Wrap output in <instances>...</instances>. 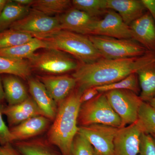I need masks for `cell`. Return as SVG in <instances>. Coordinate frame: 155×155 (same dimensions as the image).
<instances>
[{
	"instance_id": "1",
	"label": "cell",
	"mask_w": 155,
	"mask_h": 155,
	"mask_svg": "<svg viewBox=\"0 0 155 155\" xmlns=\"http://www.w3.org/2000/svg\"><path fill=\"white\" fill-rule=\"evenodd\" d=\"M155 63V52L149 51L143 55L123 59L102 58L90 64H79L72 75L76 87L83 92L90 87L117 82L140 69Z\"/></svg>"
},
{
	"instance_id": "2",
	"label": "cell",
	"mask_w": 155,
	"mask_h": 155,
	"mask_svg": "<svg viewBox=\"0 0 155 155\" xmlns=\"http://www.w3.org/2000/svg\"><path fill=\"white\" fill-rule=\"evenodd\" d=\"M82 93L76 87L58 105L55 118L48 132V141L62 155H70L73 140L79 130L78 119Z\"/></svg>"
},
{
	"instance_id": "3",
	"label": "cell",
	"mask_w": 155,
	"mask_h": 155,
	"mask_svg": "<svg viewBox=\"0 0 155 155\" xmlns=\"http://www.w3.org/2000/svg\"><path fill=\"white\" fill-rule=\"evenodd\" d=\"M48 49H54L71 55L81 64H90L103 58L88 36L61 30L43 39Z\"/></svg>"
},
{
	"instance_id": "4",
	"label": "cell",
	"mask_w": 155,
	"mask_h": 155,
	"mask_svg": "<svg viewBox=\"0 0 155 155\" xmlns=\"http://www.w3.org/2000/svg\"><path fill=\"white\" fill-rule=\"evenodd\" d=\"M78 124L80 126L100 124L116 128L124 127L122 120L113 110L105 94H99L81 105Z\"/></svg>"
},
{
	"instance_id": "5",
	"label": "cell",
	"mask_w": 155,
	"mask_h": 155,
	"mask_svg": "<svg viewBox=\"0 0 155 155\" xmlns=\"http://www.w3.org/2000/svg\"><path fill=\"white\" fill-rule=\"evenodd\" d=\"M88 36L104 59L135 58L143 55L149 51L133 39H119L100 35Z\"/></svg>"
},
{
	"instance_id": "6",
	"label": "cell",
	"mask_w": 155,
	"mask_h": 155,
	"mask_svg": "<svg viewBox=\"0 0 155 155\" xmlns=\"http://www.w3.org/2000/svg\"><path fill=\"white\" fill-rule=\"evenodd\" d=\"M32 69L52 75L75 71L79 64L67 53L54 49L35 53L28 59Z\"/></svg>"
},
{
	"instance_id": "7",
	"label": "cell",
	"mask_w": 155,
	"mask_h": 155,
	"mask_svg": "<svg viewBox=\"0 0 155 155\" xmlns=\"http://www.w3.org/2000/svg\"><path fill=\"white\" fill-rule=\"evenodd\" d=\"M9 28L43 39L61 30L58 16L51 17L31 9L25 17L14 23Z\"/></svg>"
},
{
	"instance_id": "8",
	"label": "cell",
	"mask_w": 155,
	"mask_h": 155,
	"mask_svg": "<svg viewBox=\"0 0 155 155\" xmlns=\"http://www.w3.org/2000/svg\"><path fill=\"white\" fill-rule=\"evenodd\" d=\"M105 94L124 127L137 122L139 110L143 102L139 96L126 90H114Z\"/></svg>"
},
{
	"instance_id": "9",
	"label": "cell",
	"mask_w": 155,
	"mask_h": 155,
	"mask_svg": "<svg viewBox=\"0 0 155 155\" xmlns=\"http://www.w3.org/2000/svg\"><path fill=\"white\" fill-rule=\"evenodd\" d=\"M119 128L95 124L80 126L78 132L91 145L94 155H114V139Z\"/></svg>"
},
{
	"instance_id": "10",
	"label": "cell",
	"mask_w": 155,
	"mask_h": 155,
	"mask_svg": "<svg viewBox=\"0 0 155 155\" xmlns=\"http://www.w3.org/2000/svg\"><path fill=\"white\" fill-rule=\"evenodd\" d=\"M119 39H132L130 27L126 25L117 12L108 11L102 19L95 22L91 35Z\"/></svg>"
},
{
	"instance_id": "11",
	"label": "cell",
	"mask_w": 155,
	"mask_h": 155,
	"mask_svg": "<svg viewBox=\"0 0 155 155\" xmlns=\"http://www.w3.org/2000/svg\"><path fill=\"white\" fill-rule=\"evenodd\" d=\"M143 132L137 122L119 128L114 139V155H138Z\"/></svg>"
},
{
	"instance_id": "12",
	"label": "cell",
	"mask_w": 155,
	"mask_h": 155,
	"mask_svg": "<svg viewBox=\"0 0 155 155\" xmlns=\"http://www.w3.org/2000/svg\"><path fill=\"white\" fill-rule=\"evenodd\" d=\"M58 17L61 30L88 36L91 35L94 25L97 19L73 7Z\"/></svg>"
},
{
	"instance_id": "13",
	"label": "cell",
	"mask_w": 155,
	"mask_h": 155,
	"mask_svg": "<svg viewBox=\"0 0 155 155\" xmlns=\"http://www.w3.org/2000/svg\"><path fill=\"white\" fill-rule=\"evenodd\" d=\"M38 78L44 84L58 106L77 86L76 80L72 75H46L38 76Z\"/></svg>"
},
{
	"instance_id": "14",
	"label": "cell",
	"mask_w": 155,
	"mask_h": 155,
	"mask_svg": "<svg viewBox=\"0 0 155 155\" xmlns=\"http://www.w3.org/2000/svg\"><path fill=\"white\" fill-rule=\"evenodd\" d=\"M132 38L150 51L155 52V23L148 12L129 26Z\"/></svg>"
},
{
	"instance_id": "15",
	"label": "cell",
	"mask_w": 155,
	"mask_h": 155,
	"mask_svg": "<svg viewBox=\"0 0 155 155\" xmlns=\"http://www.w3.org/2000/svg\"><path fill=\"white\" fill-rule=\"evenodd\" d=\"M27 80L31 98L44 116L51 121H54L57 114L58 105L38 78L30 77Z\"/></svg>"
},
{
	"instance_id": "16",
	"label": "cell",
	"mask_w": 155,
	"mask_h": 155,
	"mask_svg": "<svg viewBox=\"0 0 155 155\" xmlns=\"http://www.w3.org/2000/svg\"><path fill=\"white\" fill-rule=\"evenodd\" d=\"M51 120L44 116L31 118L10 129L14 141L28 140L45 132L49 126Z\"/></svg>"
},
{
	"instance_id": "17",
	"label": "cell",
	"mask_w": 155,
	"mask_h": 155,
	"mask_svg": "<svg viewBox=\"0 0 155 155\" xmlns=\"http://www.w3.org/2000/svg\"><path fill=\"white\" fill-rule=\"evenodd\" d=\"M3 114L7 116L9 125L11 127L35 116H45L33 99L30 97L18 104L5 107Z\"/></svg>"
},
{
	"instance_id": "18",
	"label": "cell",
	"mask_w": 155,
	"mask_h": 155,
	"mask_svg": "<svg viewBox=\"0 0 155 155\" xmlns=\"http://www.w3.org/2000/svg\"><path fill=\"white\" fill-rule=\"evenodd\" d=\"M107 8L117 12L129 26L146 10L141 0H107Z\"/></svg>"
},
{
	"instance_id": "19",
	"label": "cell",
	"mask_w": 155,
	"mask_h": 155,
	"mask_svg": "<svg viewBox=\"0 0 155 155\" xmlns=\"http://www.w3.org/2000/svg\"><path fill=\"white\" fill-rule=\"evenodd\" d=\"M2 81L5 98L9 106L20 104L29 97L26 87L19 77L7 75L3 78Z\"/></svg>"
},
{
	"instance_id": "20",
	"label": "cell",
	"mask_w": 155,
	"mask_h": 155,
	"mask_svg": "<svg viewBox=\"0 0 155 155\" xmlns=\"http://www.w3.org/2000/svg\"><path fill=\"white\" fill-rule=\"evenodd\" d=\"M14 146L22 155H62L47 140L41 139L16 141Z\"/></svg>"
},
{
	"instance_id": "21",
	"label": "cell",
	"mask_w": 155,
	"mask_h": 155,
	"mask_svg": "<svg viewBox=\"0 0 155 155\" xmlns=\"http://www.w3.org/2000/svg\"><path fill=\"white\" fill-rule=\"evenodd\" d=\"M40 49H48L46 43L43 40L34 38L28 42L8 48L0 49V56L18 60H28Z\"/></svg>"
},
{
	"instance_id": "22",
	"label": "cell",
	"mask_w": 155,
	"mask_h": 155,
	"mask_svg": "<svg viewBox=\"0 0 155 155\" xmlns=\"http://www.w3.org/2000/svg\"><path fill=\"white\" fill-rule=\"evenodd\" d=\"M30 7H24L8 0L0 13V32L9 29L15 22L19 21L29 13Z\"/></svg>"
},
{
	"instance_id": "23",
	"label": "cell",
	"mask_w": 155,
	"mask_h": 155,
	"mask_svg": "<svg viewBox=\"0 0 155 155\" xmlns=\"http://www.w3.org/2000/svg\"><path fill=\"white\" fill-rule=\"evenodd\" d=\"M140 87V99L148 102L155 97V63L140 69L136 72Z\"/></svg>"
},
{
	"instance_id": "24",
	"label": "cell",
	"mask_w": 155,
	"mask_h": 155,
	"mask_svg": "<svg viewBox=\"0 0 155 155\" xmlns=\"http://www.w3.org/2000/svg\"><path fill=\"white\" fill-rule=\"evenodd\" d=\"M32 70L27 60H18L0 56V74H8L28 79L30 77Z\"/></svg>"
},
{
	"instance_id": "25",
	"label": "cell",
	"mask_w": 155,
	"mask_h": 155,
	"mask_svg": "<svg viewBox=\"0 0 155 155\" xmlns=\"http://www.w3.org/2000/svg\"><path fill=\"white\" fill-rule=\"evenodd\" d=\"M72 1L69 0H35L31 9L48 16H59L70 8Z\"/></svg>"
},
{
	"instance_id": "26",
	"label": "cell",
	"mask_w": 155,
	"mask_h": 155,
	"mask_svg": "<svg viewBox=\"0 0 155 155\" xmlns=\"http://www.w3.org/2000/svg\"><path fill=\"white\" fill-rule=\"evenodd\" d=\"M34 38L28 34L9 28L0 32V49L22 44L30 41Z\"/></svg>"
},
{
	"instance_id": "27",
	"label": "cell",
	"mask_w": 155,
	"mask_h": 155,
	"mask_svg": "<svg viewBox=\"0 0 155 155\" xmlns=\"http://www.w3.org/2000/svg\"><path fill=\"white\" fill-rule=\"evenodd\" d=\"M99 93H105L114 90H126L130 91L138 94L140 92L138 76L136 73H134L115 83L96 87Z\"/></svg>"
},
{
	"instance_id": "28",
	"label": "cell",
	"mask_w": 155,
	"mask_h": 155,
	"mask_svg": "<svg viewBox=\"0 0 155 155\" xmlns=\"http://www.w3.org/2000/svg\"><path fill=\"white\" fill-rule=\"evenodd\" d=\"M137 122L143 132L155 136V110L148 103L143 101L142 103Z\"/></svg>"
},
{
	"instance_id": "29",
	"label": "cell",
	"mask_w": 155,
	"mask_h": 155,
	"mask_svg": "<svg viewBox=\"0 0 155 155\" xmlns=\"http://www.w3.org/2000/svg\"><path fill=\"white\" fill-rule=\"evenodd\" d=\"M72 4L73 8L96 18L107 10V0H73Z\"/></svg>"
},
{
	"instance_id": "30",
	"label": "cell",
	"mask_w": 155,
	"mask_h": 155,
	"mask_svg": "<svg viewBox=\"0 0 155 155\" xmlns=\"http://www.w3.org/2000/svg\"><path fill=\"white\" fill-rule=\"evenodd\" d=\"M70 155H94L93 148L89 142L78 132L73 140Z\"/></svg>"
},
{
	"instance_id": "31",
	"label": "cell",
	"mask_w": 155,
	"mask_h": 155,
	"mask_svg": "<svg viewBox=\"0 0 155 155\" xmlns=\"http://www.w3.org/2000/svg\"><path fill=\"white\" fill-rule=\"evenodd\" d=\"M139 155H155V137L143 132L140 137Z\"/></svg>"
},
{
	"instance_id": "32",
	"label": "cell",
	"mask_w": 155,
	"mask_h": 155,
	"mask_svg": "<svg viewBox=\"0 0 155 155\" xmlns=\"http://www.w3.org/2000/svg\"><path fill=\"white\" fill-rule=\"evenodd\" d=\"M5 107L0 103V144L4 145L14 141L10 129L7 127L3 119V110Z\"/></svg>"
},
{
	"instance_id": "33",
	"label": "cell",
	"mask_w": 155,
	"mask_h": 155,
	"mask_svg": "<svg viewBox=\"0 0 155 155\" xmlns=\"http://www.w3.org/2000/svg\"><path fill=\"white\" fill-rule=\"evenodd\" d=\"M99 94L96 87H90L84 91L80 97L81 104L90 101Z\"/></svg>"
},
{
	"instance_id": "34",
	"label": "cell",
	"mask_w": 155,
	"mask_h": 155,
	"mask_svg": "<svg viewBox=\"0 0 155 155\" xmlns=\"http://www.w3.org/2000/svg\"><path fill=\"white\" fill-rule=\"evenodd\" d=\"M0 155H22L11 143L0 146Z\"/></svg>"
},
{
	"instance_id": "35",
	"label": "cell",
	"mask_w": 155,
	"mask_h": 155,
	"mask_svg": "<svg viewBox=\"0 0 155 155\" xmlns=\"http://www.w3.org/2000/svg\"><path fill=\"white\" fill-rule=\"evenodd\" d=\"M141 1L155 23V0H141Z\"/></svg>"
},
{
	"instance_id": "36",
	"label": "cell",
	"mask_w": 155,
	"mask_h": 155,
	"mask_svg": "<svg viewBox=\"0 0 155 155\" xmlns=\"http://www.w3.org/2000/svg\"><path fill=\"white\" fill-rule=\"evenodd\" d=\"M35 0H14L15 2L24 7H31Z\"/></svg>"
},
{
	"instance_id": "37",
	"label": "cell",
	"mask_w": 155,
	"mask_h": 155,
	"mask_svg": "<svg viewBox=\"0 0 155 155\" xmlns=\"http://www.w3.org/2000/svg\"><path fill=\"white\" fill-rule=\"evenodd\" d=\"M5 98V92L3 88L2 81L0 77V103Z\"/></svg>"
},
{
	"instance_id": "38",
	"label": "cell",
	"mask_w": 155,
	"mask_h": 155,
	"mask_svg": "<svg viewBox=\"0 0 155 155\" xmlns=\"http://www.w3.org/2000/svg\"><path fill=\"white\" fill-rule=\"evenodd\" d=\"M8 0H0V13L2 11Z\"/></svg>"
},
{
	"instance_id": "39",
	"label": "cell",
	"mask_w": 155,
	"mask_h": 155,
	"mask_svg": "<svg viewBox=\"0 0 155 155\" xmlns=\"http://www.w3.org/2000/svg\"><path fill=\"white\" fill-rule=\"evenodd\" d=\"M147 103H148L155 110V97L150 101Z\"/></svg>"
},
{
	"instance_id": "40",
	"label": "cell",
	"mask_w": 155,
	"mask_h": 155,
	"mask_svg": "<svg viewBox=\"0 0 155 155\" xmlns=\"http://www.w3.org/2000/svg\"><path fill=\"white\" fill-rule=\"evenodd\" d=\"M153 136L155 137V136Z\"/></svg>"
}]
</instances>
